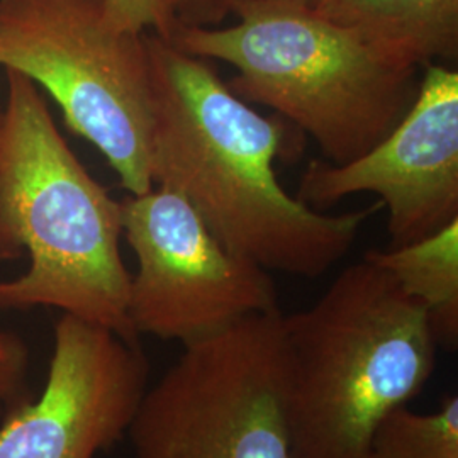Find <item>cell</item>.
<instances>
[{"instance_id": "7a4b0ae2", "label": "cell", "mask_w": 458, "mask_h": 458, "mask_svg": "<svg viewBox=\"0 0 458 458\" xmlns=\"http://www.w3.org/2000/svg\"><path fill=\"white\" fill-rule=\"evenodd\" d=\"M0 132V263L24 251V276L0 280V311L55 308L140 344L131 272L121 257V200L109 196L58 131L36 83L5 70Z\"/></svg>"}, {"instance_id": "30bf717a", "label": "cell", "mask_w": 458, "mask_h": 458, "mask_svg": "<svg viewBox=\"0 0 458 458\" xmlns=\"http://www.w3.org/2000/svg\"><path fill=\"white\" fill-rule=\"evenodd\" d=\"M314 11L397 65L457 60L458 0H318Z\"/></svg>"}, {"instance_id": "ba28073f", "label": "cell", "mask_w": 458, "mask_h": 458, "mask_svg": "<svg viewBox=\"0 0 458 458\" xmlns=\"http://www.w3.org/2000/svg\"><path fill=\"white\" fill-rule=\"evenodd\" d=\"M423 70L416 98L393 131L348 164L312 160L295 196L327 208L353 194H376L389 213V248L458 221V72L445 64Z\"/></svg>"}, {"instance_id": "5bb4252c", "label": "cell", "mask_w": 458, "mask_h": 458, "mask_svg": "<svg viewBox=\"0 0 458 458\" xmlns=\"http://www.w3.org/2000/svg\"><path fill=\"white\" fill-rule=\"evenodd\" d=\"M31 350L13 331H0V418L33 399Z\"/></svg>"}, {"instance_id": "6da1fadb", "label": "cell", "mask_w": 458, "mask_h": 458, "mask_svg": "<svg viewBox=\"0 0 458 458\" xmlns=\"http://www.w3.org/2000/svg\"><path fill=\"white\" fill-rule=\"evenodd\" d=\"M145 41L153 185L179 192L223 245L267 272L316 278L344 260L384 206L327 214L291 196L276 172L293 157L285 124L238 98L213 62L157 34Z\"/></svg>"}, {"instance_id": "9c48e42d", "label": "cell", "mask_w": 458, "mask_h": 458, "mask_svg": "<svg viewBox=\"0 0 458 458\" xmlns=\"http://www.w3.org/2000/svg\"><path fill=\"white\" fill-rule=\"evenodd\" d=\"M148 387L140 344L62 314L41 395L2 416L0 458H98L128 437Z\"/></svg>"}, {"instance_id": "7c38bea8", "label": "cell", "mask_w": 458, "mask_h": 458, "mask_svg": "<svg viewBox=\"0 0 458 458\" xmlns=\"http://www.w3.org/2000/svg\"><path fill=\"white\" fill-rule=\"evenodd\" d=\"M365 458H458V397L448 395L435 412L401 406L372 433Z\"/></svg>"}, {"instance_id": "277c9868", "label": "cell", "mask_w": 458, "mask_h": 458, "mask_svg": "<svg viewBox=\"0 0 458 458\" xmlns=\"http://www.w3.org/2000/svg\"><path fill=\"white\" fill-rule=\"evenodd\" d=\"M182 51L236 70L229 89L291 121L327 164L360 158L410 111L418 68L394 64L314 9H265L229 28L179 24Z\"/></svg>"}, {"instance_id": "8fae6325", "label": "cell", "mask_w": 458, "mask_h": 458, "mask_svg": "<svg viewBox=\"0 0 458 458\" xmlns=\"http://www.w3.org/2000/svg\"><path fill=\"white\" fill-rule=\"evenodd\" d=\"M363 259L425 308L438 348H457L458 221L410 245L369 250Z\"/></svg>"}, {"instance_id": "52a82bcc", "label": "cell", "mask_w": 458, "mask_h": 458, "mask_svg": "<svg viewBox=\"0 0 458 458\" xmlns=\"http://www.w3.org/2000/svg\"><path fill=\"white\" fill-rule=\"evenodd\" d=\"M121 221L138 263L130 289L138 336L185 346L246 316L280 311L270 272L223 245L179 192L153 185L128 196Z\"/></svg>"}, {"instance_id": "3957f363", "label": "cell", "mask_w": 458, "mask_h": 458, "mask_svg": "<svg viewBox=\"0 0 458 458\" xmlns=\"http://www.w3.org/2000/svg\"><path fill=\"white\" fill-rule=\"evenodd\" d=\"M285 414L294 458H365L378 423L437 365L425 308L361 259L316 304L284 316Z\"/></svg>"}, {"instance_id": "5b68a950", "label": "cell", "mask_w": 458, "mask_h": 458, "mask_svg": "<svg viewBox=\"0 0 458 458\" xmlns=\"http://www.w3.org/2000/svg\"><path fill=\"white\" fill-rule=\"evenodd\" d=\"M0 65L48 92L130 196L153 187L145 33L113 28L102 0H0Z\"/></svg>"}, {"instance_id": "2e32d148", "label": "cell", "mask_w": 458, "mask_h": 458, "mask_svg": "<svg viewBox=\"0 0 458 458\" xmlns=\"http://www.w3.org/2000/svg\"><path fill=\"white\" fill-rule=\"evenodd\" d=\"M226 13L236 17L265 9H314L318 0H223Z\"/></svg>"}, {"instance_id": "4fadbf2b", "label": "cell", "mask_w": 458, "mask_h": 458, "mask_svg": "<svg viewBox=\"0 0 458 458\" xmlns=\"http://www.w3.org/2000/svg\"><path fill=\"white\" fill-rule=\"evenodd\" d=\"M107 22L128 33H153L166 41L179 28L174 0H102Z\"/></svg>"}, {"instance_id": "8992f818", "label": "cell", "mask_w": 458, "mask_h": 458, "mask_svg": "<svg viewBox=\"0 0 458 458\" xmlns=\"http://www.w3.org/2000/svg\"><path fill=\"white\" fill-rule=\"evenodd\" d=\"M128 438L134 458H294L280 311L185 344L148 387Z\"/></svg>"}, {"instance_id": "e0dca14e", "label": "cell", "mask_w": 458, "mask_h": 458, "mask_svg": "<svg viewBox=\"0 0 458 458\" xmlns=\"http://www.w3.org/2000/svg\"><path fill=\"white\" fill-rule=\"evenodd\" d=\"M2 123H4V107L0 106V132H2Z\"/></svg>"}, {"instance_id": "9a60e30c", "label": "cell", "mask_w": 458, "mask_h": 458, "mask_svg": "<svg viewBox=\"0 0 458 458\" xmlns=\"http://www.w3.org/2000/svg\"><path fill=\"white\" fill-rule=\"evenodd\" d=\"M181 24L213 26L228 16L223 0H174Z\"/></svg>"}]
</instances>
